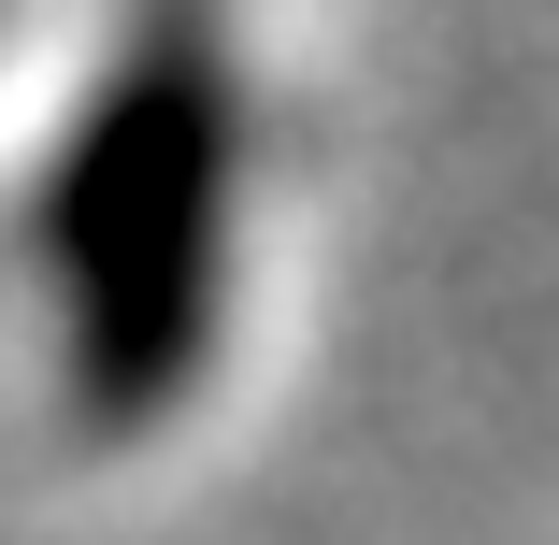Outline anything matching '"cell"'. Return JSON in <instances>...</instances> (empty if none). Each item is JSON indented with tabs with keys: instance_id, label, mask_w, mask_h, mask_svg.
<instances>
[{
	"instance_id": "cell-1",
	"label": "cell",
	"mask_w": 559,
	"mask_h": 545,
	"mask_svg": "<svg viewBox=\"0 0 559 545\" xmlns=\"http://www.w3.org/2000/svg\"><path fill=\"white\" fill-rule=\"evenodd\" d=\"M259 187V58L230 0H116L72 116L29 173V287L58 316L72 430L130 446L187 416L245 287Z\"/></svg>"
}]
</instances>
